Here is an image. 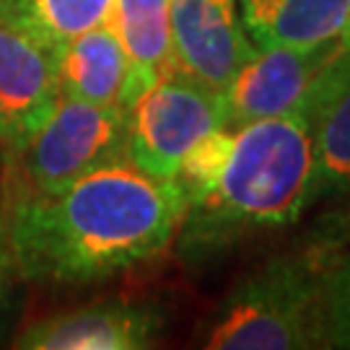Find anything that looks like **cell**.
I'll return each instance as SVG.
<instances>
[{
    "label": "cell",
    "mask_w": 350,
    "mask_h": 350,
    "mask_svg": "<svg viewBox=\"0 0 350 350\" xmlns=\"http://www.w3.org/2000/svg\"><path fill=\"white\" fill-rule=\"evenodd\" d=\"M239 11L257 50L314 47L345 31L350 0H239Z\"/></svg>",
    "instance_id": "11"
},
{
    "label": "cell",
    "mask_w": 350,
    "mask_h": 350,
    "mask_svg": "<svg viewBox=\"0 0 350 350\" xmlns=\"http://www.w3.org/2000/svg\"><path fill=\"white\" fill-rule=\"evenodd\" d=\"M159 314L133 304H91L29 325L16 340L26 350H138L159 335Z\"/></svg>",
    "instance_id": "9"
},
{
    "label": "cell",
    "mask_w": 350,
    "mask_h": 350,
    "mask_svg": "<svg viewBox=\"0 0 350 350\" xmlns=\"http://www.w3.org/2000/svg\"><path fill=\"white\" fill-rule=\"evenodd\" d=\"M60 96L57 52L0 16V156L11 159Z\"/></svg>",
    "instance_id": "8"
},
{
    "label": "cell",
    "mask_w": 350,
    "mask_h": 350,
    "mask_svg": "<svg viewBox=\"0 0 350 350\" xmlns=\"http://www.w3.org/2000/svg\"><path fill=\"white\" fill-rule=\"evenodd\" d=\"M185 195L120 156L47 195L5 200V241L21 275L83 286L161 257L179 237Z\"/></svg>",
    "instance_id": "1"
},
{
    "label": "cell",
    "mask_w": 350,
    "mask_h": 350,
    "mask_svg": "<svg viewBox=\"0 0 350 350\" xmlns=\"http://www.w3.org/2000/svg\"><path fill=\"white\" fill-rule=\"evenodd\" d=\"M57 81L65 96L130 109V63L109 21L78 34L57 50Z\"/></svg>",
    "instance_id": "10"
},
{
    "label": "cell",
    "mask_w": 350,
    "mask_h": 350,
    "mask_svg": "<svg viewBox=\"0 0 350 350\" xmlns=\"http://www.w3.org/2000/svg\"><path fill=\"white\" fill-rule=\"evenodd\" d=\"M340 39H342V44H345V47L350 50V18H348V26H345V31L340 34Z\"/></svg>",
    "instance_id": "17"
},
{
    "label": "cell",
    "mask_w": 350,
    "mask_h": 350,
    "mask_svg": "<svg viewBox=\"0 0 350 350\" xmlns=\"http://www.w3.org/2000/svg\"><path fill=\"white\" fill-rule=\"evenodd\" d=\"M176 182L179 237L195 254L293 224L312 205L314 127L296 114L221 127L189 150Z\"/></svg>",
    "instance_id": "2"
},
{
    "label": "cell",
    "mask_w": 350,
    "mask_h": 350,
    "mask_svg": "<svg viewBox=\"0 0 350 350\" xmlns=\"http://www.w3.org/2000/svg\"><path fill=\"white\" fill-rule=\"evenodd\" d=\"M127 107H101L60 94L5 169V200L47 195L101 163L125 156Z\"/></svg>",
    "instance_id": "4"
},
{
    "label": "cell",
    "mask_w": 350,
    "mask_h": 350,
    "mask_svg": "<svg viewBox=\"0 0 350 350\" xmlns=\"http://www.w3.org/2000/svg\"><path fill=\"white\" fill-rule=\"evenodd\" d=\"M172 68L226 94L254 57L239 0H172Z\"/></svg>",
    "instance_id": "7"
},
{
    "label": "cell",
    "mask_w": 350,
    "mask_h": 350,
    "mask_svg": "<svg viewBox=\"0 0 350 350\" xmlns=\"http://www.w3.org/2000/svg\"><path fill=\"white\" fill-rule=\"evenodd\" d=\"M0 169H3V156H0Z\"/></svg>",
    "instance_id": "18"
},
{
    "label": "cell",
    "mask_w": 350,
    "mask_h": 350,
    "mask_svg": "<svg viewBox=\"0 0 350 350\" xmlns=\"http://www.w3.org/2000/svg\"><path fill=\"white\" fill-rule=\"evenodd\" d=\"M221 127L224 94L169 68L127 109L125 156L150 176L176 179L189 150Z\"/></svg>",
    "instance_id": "6"
},
{
    "label": "cell",
    "mask_w": 350,
    "mask_h": 350,
    "mask_svg": "<svg viewBox=\"0 0 350 350\" xmlns=\"http://www.w3.org/2000/svg\"><path fill=\"white\" fill-rule=\"evenodd\" d=\"M325 283L314 260H278L250 275L211 314L200 338L211 350L325 348Z\"/></svg>",
    "instance_id": "3"
},
{
    "label": "cell",
    "mask_w": 350,
    "mask_h": 350,
    "mask_svg": "<svg viewBox=\"0 0 350 350\" xmlns=\"http://www.w3.org/2000/svg\"><path fill=\"white\" fill-rule=\"evenodd\" d=\"M114 0H0V16L34 34L50 50L109 18Z\"/></svg>",
    "instance_id": "13"
},
{
    "label": "cell",
    "mask_w": 350,
    "mask_h": 350,
    "mask_svg": "<svg viewBox=\"0 0 350 350\" xmlns=\"http://www.w3.org/2000/svg\"><path fill=\"white\" fill-rule=\"evenodd\" d=\"M172 0H114L109 26L130 63V104L172 68Z\"/></svg>",
    "instance_id": "12"
},
{
    "label": "cell",
    "mask_w": 350,
    "mask_h": 350,
    "mask_svg": "<svg viewBox=\"0 0 350 350\" xmlns=\"http://www.w3.org/2000/svg\"><path fill=\"white\" fill-rule=\"evenodd\" d=\"M350 192V75L314 120L312 202Z\"/></svg>",
    "instance_id": "14"
},
{
    "label": "cell",
    "mask_w": 350,
    "mask_h": 350,
    "mask_svg": "<svg viewBox=\"0 0 350 350\" xmlns=\"http://www.w3.org/2000/svg\"><path fill=\"white\" fill-rule=\"evenodd\" d=\"M350 75V50L342 39L314 47H265L239 70L224 94L226 127L296 114L314 120Z\"/></svg>",
    "instance_id": "5"
},
{
    "label": "cell",
    "mask_w": 350,
    "mask_h": 350,
    "mask_svg": "<svg viewBox=\"0 0 350 350\" xmlns=\"http://www.w3.org/2000/svg\"><path fill=\"white\" fill-rule=\"evenodd\" d=\"M322 332L329 348H350V257L327 273Z\"/></svg>",
    "instance_id": "15"
},
{
    "label": "cell",
    "mask_w": 350,
    "mask_h": 350,
    "mask_svg": "<svg viewBox=\"0 0 350 350\" xmlns=\"http://www.w3.org/2000/svg\"><path fill=\"white\" fill-rule=\"evenodd\" d=\"M8 257H11V250H8V241H5V231H3V224H0V301H3V291H5V278H8Z\"/></svg>",
    "instance_id": "16"
}]
</instances>
